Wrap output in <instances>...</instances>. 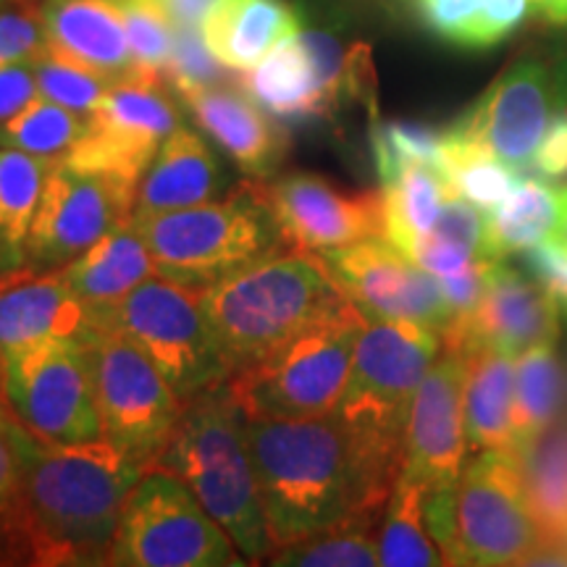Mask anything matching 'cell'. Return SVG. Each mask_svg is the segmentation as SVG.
<instances>
[{
	"instance_id": "836d02e7",
	"label": "cell",
	"mask_w": 567,
	"mask_h": 567,
	"mask_svg": "<svg viewBox=\"0 0 567 567\" xmlns=\"http://www.w3.org/2000/svg\"><path fill=\"white\" fill-rule=\"evenodd\" d=\"M408 258H413L417 266H423L434 276L455 274L473 260L488 258L486 218L481 216L476 205L452 195L444 203L434 226L410 247Z\"/></svg>"
},
{
	"instance_id": "11a10c76",
	"label": "cell",
	"mask_w": 567,
	"mask_h": 567,
	"mask_svg": "<svg viewBox=\"0 0 567 567\" xmlns=\"http://www.w3.org/2000/svg\"><path fill=\"white\" fill-rule=\"evenodd\" d=\"M565 40H567V38H565Z\"/></svg>"
},
{
	"instance_id": "7bdbcfd3",
	"label": "cell",
	"mask_w": 567,
	"mask_h": 567,
	"mask_svg": "<svg viewBox=\"0 0 567 567\" xmlns=\"http://www.w3.org/2000/svg\"><path fill=\"white\" fill-rule=\"evenodd\" d=\"M224 63L205 45L200 27H176L174 53L163 74L174 90L218 84L224 80Z\"/></svg>"
},
{
	"instance_id": "8992f818",
	"label": "cell",
	"mask_w": 567,
	"mask_h": 567,
	"mask_svg": "<svg viewBox=\"0 0 567 567\" xmlns=\"http://www.w3.org/2000/svg\"><path fill=\"white\" fill-rule=\"evenodd\" d=\"M132 218L163 274L203 287L268 255L292 250L258 179L243 182L224 200L151 216L132 213Z\"/></svg>"
},
{
	"instance_id": "c3c4849f",
	"label": "cell",
	"mask_w": 567,
	"mask_h": 567,
	"mask_svg": "<svg viewBox=\"0 0 567 567\" xmlns=\"http://www.w3.org/2000/svg\"><path fill=\"white\" fill-rule=\"evenodd\" d=\"M530 168L547 182H567V113L555 111L538 142Z\"/></svg>"
},
{
	"instance_id": "7c38bea8",
	"label": "cell",
	"mask_w": 567,
	"mask_h": 567,
	"mask_svg": "<svg viewBox=\"0 0 567 567\" xmlns=\"http://www.w3.org/2000/svg\"><path fill=\"white\" fill-rule=\"evenodd\" d=\"M103 439L124 455L158 465L184 402L151 358L124 331H105L92 342Z\"/></svg>"
},
{
	"instance_id": "816d5d0a",
	"label": "cell",
	"mask_w": 567,
	"mask_h": 567,
	"mask_svg": "<svg viewBox=\"0 0 567 567\" xmlns=\"http://www.w3.org/2000/svg\"><path fill=\"white\" fill-rule=\"evenodd\" d=\"M530 9L547 24L567 30V0H530Z\"/></svg>"
},
{
	"instance_id": "ffe728a7",
	"label": "cell",
	"mask_w": 567,
	"mask_h": 567,
	"mask_svg": "<svg viewBox=\"0 0 567 567\" xmlns=\"http://www.w3.org/2000/svg\"><path fill=\"white\" fill-rule=\"evenodd\" d=\"M559 316H563V308L557 297L542 281L528 279L507 260H496L486 297L476 313L446 326L442 347L463 352L471 342H484L520 358L530 347L557 342Z\"/></svg>"
},
{
	"instance_id": "f6af8a7d",
	"label": "cell",
	"mask_w": 567,
	"mask_h": 567,
	"mask_svg": "<svg viewBox=\"0 0 567 567\" xmlns=\"http://www.w3.org/2000/svg\"><path fill=\"white\" fill-rule=\"evenodd\" d=\"M494 264V258H478L455 274L439 276L446 305H450L452 310V321H465V318L476 313L481 300L486 297L488 281H492Z\"/></svg>"
},
{
	"instance_id": "2e32d148",
	"label": "cell",
	"mask_w": 567,
	"mask_h": 567,
	"mask_svg": "<svg viewBox=\"0 0 567 567\" xmlns=\"http://www.w3.org/2000/svg\"><path fill=\"white\" fill-rule=\"evenodd\" d=\"M344 295L368 318L405 321L436 331L452 321L439 276L425 271L386 237H371L339 250L321 252Z\"/></svg>"
},
{
	"instance_id": "7a4b0ae2",
	"label": "cell",
	"mask_w": 567,
	"mask_h": 567,
	"mask_svg": "<svg viewBox=\"0 0 567 567\" xmlns=\"http://www.w3.org/2000/svg\"><path fill=\"white\" fill-rule=\"evenodd\" d=\"M24 499L38 530L40 565H109L118 517L151 465L105 442L51 444L9 421Z\"/></svg>"
},
{
	"instance_id": "1f68e13d",
	"label": "cell",
	"mask_w": 567,
	"mask_h": 567,
	"mask_svg": "<svg viewBox=\"0 0 567 567\" xmlns=\"http://www.w3.org/2000/svg\"><path fill=\"white\" fill-rule=\"evenodd\" d=\"M384 509H365L334 526L281 544L268 555V565H297V567H371L379 563V528Z\"/></svg>"
},
{
	"instance_id": "f35d334b",
	"label": "cell",
	"mask_w": 567,
	"mask_h": 567,
	"mask_svg": "<svg viewBox=\"0 0 567 567\" xmlns=\"http://www.w3.org/2000/svg\"><path fill=\"white\" fill-rule=\"evenodd\" d=\"M34 71H38L40 95L48 101L63 105V109L87 113L103 101L105 92L111 90V80L103 71L87 66V63L69 59L48 48L34 59Z\"/></svg>"
},
{
	"instance_id": "4dcf8cb0",
	"label": "cell",
	"mask_w": 567,
	"mask_h": 567,
	"mask_svg": "<svg viewBox=\"0 0 567 567\" xmlns=\"http://www.w3.org/2000/svg\"><path fill=\"white\" fill-rule=\"evenodd\" d=\"M565 396V373L557 342L530 347L515 360V455L557 423Z\"/></svg>"
},
{
	"instance_id": "5bb4252c",
	"label": "cell",
	"mask_w": 567,
	"mask_h": 567,
	"mask_svg": "<svg viewBox=\"0 0 567 567\" xmlns=\"http://www.w3.org/2000/svg\"><path fill=\"white\" fill-rule=\"evenodd\" d=\"M365 51L344 53L326 32H295L258 66L243 71L239 87L279 122L331 116L358 76L371 71Z\"/></svg>"
},
{
	"instance_id": "e0dca14e",
	"label": "cell",
	"mask_w": 567,
	"mask_h": 567,
	"mask_svg": "<svg viewBox=\"0 0 567 567\" xmlns=\"http://www.w3.org/2000/svg\"><path fill=\"white\" fill-rule=\"evenodd\" d=\"M551 116V66L536 55H520L446 126V132L484 147L520 172L534 161Z\"/></svg>"
},
{
	"instance_id": "d6a6232c",
	"label": "cell",
	"mask_w": 567,
	"mask_h": 567,
	"mask_svg": "<svg viewBox=\"0 0 567 567\" xmlns=\"http://www.w3.org/2000/svg\"><path fill=\"white\" fill-rule=\"evenodd\" d=\"M381 193H384V237L405 255L434 226L444 203L452 197L439 168L423 163L402 168L392 182L381 184Z\"/></svg>"
},
{
	"instance_id": "d6986e66",
	"label": "cell",
	"mask_w": 567,
	"mask_h": 567,
	"mask_svg": "<svg viewBox=\"0 0 567 567\" xmlns=\"http://www.w3.org/2000/svg\"><path fill=\"white\" fill-rule=\"evenodd\" d=\"M465 457V354L442 347L410 408L402 478L423 492L455 488Z\"/></svg>"
},
{
	"instance_id": "4316f807",
	"label": "cell",
	"mask_w": 567,
	"mask_h": 567,
	"mask_svg": "<svg viewBox=\"0 0 567 567\" xmlns=\"http://www.w3.org/2000/svg\"><path fill=\"white\" fill-rule=\"evenodd\" d=\"M208 51L231 71H250L300 32V19L284 0H216L200 24Z\"/></svg>"
},
{
	"instance_id": "ab89813d",
	"label": "cell",
	"mask_w": 567,
	"mask_h": 567,
	"mask_svg": "<svg viewBox=\"0 0 567 567\" xmlns=\"http://www.w3.org/2000/svg\"><path fill=\"white\" fill-rule=\"evenodd\" d=\"M371 147L375 172L381 184L392 182L402 168L415 166H439L444 147V130H434L417 122H384L373 124Z\"/></svg>"
},
{
	"instance_id": "e575fe53",
	"label": "cell",
	"mask_w": 567,
	"mask_h": 567,
	"mask_svg": "<svg viewBox=\"0 0 567 567\" xmlns=\"http://www.w3.org/2000/svg\"><path fill=\"white\" fill-rule=\"evenodd\" d=\"M379 563L386 567L446 565L442 549L425 526L423 488L413 481H396L379 528Z\"/></svg>"
},
{
	"instance_id": "44dd1931",
	"label": "cell",
	"mask_w": 567,
	"mask_h": 567,
	"mask_svg": "<svg viewBox=\"0 0 567 567\" xmlns=\"http://www.w3.org/2000/svg\"><path fill=\"white\" fill-rule=\"evenodd\" d=\"M45 339H97L63 268L0 271V354Z\"/></svg>"
},
{
	"instance_id": "7dc6e473",
	"label": "cell",
	"mask_w": 567,
	"mask_h": 567,
	"mask_svg": "<svg viewBox=\"0 0 567 567\" xmlns=\"http://www.w3.org/2000/svg\"><path fill=\"white\" fill-rule=\"evenodd\" d=\"M34 97H40L34 59L0 63V124L24 111Z\"/></svg>"
},
{
	"instance_id": "db71d44e",
	"label": "cell",
	"mask_w": 567,
	"mask_h": 567,
	"mask_svg": "<svg viewBox=\"0 0 567 567\" xmlns=\"http://www.w3.org/2000/svg\"><path fill=\"white\" fill-rule=\"evenodd\" d=\"M11 417V413L9 410H6V405H3V396H0V423H6Z\"/></svg>"
},
{
	"instance_id": "83f0119b",
	"label": "cell",
	"mask_w": 567,
	"mask_h": 567,
	"mask_svg": "<svg viewBox=\"0 0 567 567\" xmlns=\"http://www.w3.org/2000/svg\"><path fill=\"white\" fill-rule=\"evenodd\" d=\"M523 481L542 528L530 565H567V421L549 425L520 455Z\"/></svg>"
},
{
	"instance_id": "681fc988",
	"label": "cell",
	"mask_w": 567,
	"mask_h": 567,
	"mask_svg": "<svg viewBox=\"0 0 567 567\" xmlns=\"http://www.w3.org/2000/svg\"><path fill=\"white\" fill-rule=\"evenodd\" d=\"M158 3L176 27H200L216 0H158Z\"/></svg>"
},
{
	"instance_id": "d590c367",
	"label": "cell",
	"mask_w": 567,
	"mask_h": 567,
	"mask_svg": "<svg viewBox=\"0 0 567 567\" xmlns=\"http://www.w3.org/2000/svg\"><path fill=\"white\" fill-rule=\"evenodd\" d=\"M436 168L444 176L452 195L463 197L465 203L476 205L484 213L496 208L520 182L517 168L509 166V163L499 161L484 147L473 145V142L452 137L446 130L442 158H439Z\"/></svg>"
},
{
	"instance_id": "9a60e30c",
	"label": "cell",
	"mask_w": 567,
	"mask_h": 567,
	"mask_svg": "<svg viewBox=\"0 0 567 567\" xmlns=\"http://www.w3.org/2000/svg\"><path fill=\"white\" fill-rule=\"evenodd\" d=\"M137 187L103 174L80 172L59 163L48 176L45 193L27 239V264L63 268L87 252L113 226L134 213Z\"/></svg>"
},
{
	"instance_id": "7402d4cb",
	"label": "cell",
	"mask_w": 567,
	"mask_h": 567,
	"mask_svg": "<svg viewBox=\"0 0 567 567\" xmlns=\"http://www.w3.org/2000/svg\"><path fill=\"white\" fill-rule=\"evenodd\" d=\"M176 95L187 105L203 132L216 142L250 179H271L289 151L287 130L266 113L247 92L229 84L179 87Z\"/></svg>"
},
{
	"instance_id": "ac0fdd59",
	"label": "cell",
	"mask_w": 567,
	"mask_h": 567,
	"mask_svg": "<svg viewBox=\"0 0 567 567\" xmlns=\"http://www.w3.org/2000/svg\"><path fill=\"white\" fill-rule=\"evenodd\" d=\"M258 182L292 250L321 255L384 237V193H347L308 172Z\"/></svg>"
},
{
	"instance_id": "f5cc1de1",
	"label": "cell",
	"mask_w": 567,
	"mask_h": 567,
	"mask_svg": "<svg viewBox=\"0 0 567 567\" xmlns=\"http://www.w3.org/2000/svg\"><path fill=\"white\" fill-rule=\"evenodd\" d=\"M557 195H559V221H557L555 239L559 245L567 247V184L565 187H557Z\"/></svg>"
},
{
	"instance_id": "f546056e",
	"label": "cell",
	"mask_w": 567,
	"mask_h": 567,
	"mask_svg": "<svg viewBox=\"0 0 567 567\" xmlns=\"http://www.w3.org/2000/svg\"><path fill=\"white\" fill-rule=\"evenodd\" d=\"M559 221L557 187L547 179H520L505 200L486 216V255L507 260L555 237Z\"/></svg>"
},
{
	"instance_id": "74e56055",
	"label": "cell",
	"mask_w": 567,
	"mask_h": 567,
	"mask_svg": "<svg viewBox=\"0 0 567 567\" xmlns=\"http://www.w3.org/2000/svg\"><path fill=\"white\" fill-rule=\"evenodd\" d=\"M9 421L0 423V565H40L38 530L24 499L21 460Z\"/></svg>"
},
{
	"instance_id": "8fae6325",
	"label": "cell",
	"mask_w": 567,
	"mask_h": 567,
	"mask_svg": "<svg viewBox=\"0 0 567 567\" xmlns=\"http://www.w3.org/2000/svg\"><path fill=\"white\" fill-rule=\"evenodd\" d=\"M542 547L520 460L478 452L455 484V565H530Z\"/></svg>"
},
{
	"instance_id": "603a6c76",
	"label": "cell",
	"mask_w": 567,
	"mask_h": 567,
	"mask_svg": "<svg viewBox=\"0 0 567 567\" xmlns=\"http://www.w3.org/2000/svg\"><path fill=\"white\" fill-rule=\"evenodd\" d=\"M63 274L87 310L92 331L101 337L105 321L118 308V302L140 284L153 276H163V268L130 216L97 239L87 252L63 266Z\"/></svg>"
},
{
	"instance_id": "52a82bcc",
	"label": "cell",
	"mask_w": 567,
	"mask_h": 567,
	"mask_svg": "<svg viewBox=\"0 0 567 567\" xmlns=\"http://www.w3.org/2000/svg\"><path fill=\"white\" fill-rule=\"evenodd\" d=\"M203 284L153 276L118 302L105 331H124L179 394L193 400L205 389L226 384L234 373L203 305Z\"/></svg>"
},
{
	"instance_id": "f907efd6",
	"label": "cell",
	"mask_w": 567,
	"mask_h": 567,
	"mask_svg": "<svg viewBox=\"0 0 567 567\" xmlns=\"http://www.w3.org/2000/svg\"><path fill=\"white\" fill-rule=\"evenodd\" d=\"M551 103H555V111L567 113V40L559 45L551 63Z\"/></svg>"
},
{
	"instance_id": "484cf974",
	"label": "cell",
	"mask_w": 567,
	"mask_h": 567,
	"mask_svg": "<svg viewBox=\"0 0 567 567\" xmlns=\"http://www.w3.org/2000/svg\"><path fill=\"white\" fill-rule=\"evenodd\" d=\"M463 354L467 452H473V455H478V452L515 455L517 358L484 342H471Z\"/></svg>"
},
{
	"instance_id": "ee69618b",
	"label": "cell",
	"mask_w": 567,
	"mask_h": 567,
	"mask_svg": "<svg viewBox=\"0 0 567 567\" xmlns=\"http://www.w3.org/2000/svg\"><path fill=\"white\" fill-rule=\"evenodd\" d=\"M530 11H534L530 9V0H486L484 9L467 24L457 48L488 51V48L499 45L502 40H507L509 34L520 30Z\"/></svg>"
},
{
	"instance_id": "d4e9b609",
	"label": "cell",
	"mask_w": 567,
	"mask_h": 567,
	"mask_svg": "<svg viewBox=\"0 0 567 567\" xmlns=\"http://www.w3.org/2000/svg\"><path fill=\"white\" fill-rule=\"evenodd\" d=\"M226 193V179L216 153L200 134L179 126L161 145L155 158L142 174L134 216L193 208L218 200Z\"/></svg>"
},
{
	"instance_id": "60d3db41",
	"label": "cell",
	"mask_w": 567,
	"mask_h": 567,
	"mask_svg": "<svg viewBox=\"0 0 567 567\" xmlns=\"http://www.w3.org/2000/svg\"><path fill=\"white\" fill-rule=\"evenodd\" d=\"M126 21V38L134 66L140 71L166 74L168 61L174 53L176 24L158 0H118Z\"/></svg>"
},
{
	"instance_id": "bcb514c9",
	"label": "cell",
	"mask_w": 567,
	"mask_h": 567,
	"mask_svg": "<svg viewBox=\"0 0 567 567\" xmlns=\"http://www.w3.org/2000/svg\"><path fill=\"white\" fill-rule=\"evenodd\" d=\"M486 0H415L417 17L436 38L452 45H460L476 13L484 9Z\"/></svg>"
},
{
	"instance_id": "8d00e7d4",
	"label": "cell",
	"mask_w": 567,
	"mask_h": 567,
	"mask_svg": "<svg viewBox=\"0 0 567 567\" xmlns=\"http://www.w3.org/2000/svg\"><path fill=\"white\" fill-rule=\"evenodd\" d=\"M84 130H87L84 113L69 111L40 95L24 111L0 124V147H17L40 158L63 161Z\"/></svg>"
},
{
	"instance_id": "b9f144b4",
	"label": "cell",
	"mask_w": 567,
	"mask_h": 567,
	"mask_svg": "<svg viewBox=\"0 0 567 567\" xmlns=\"http://www.w3.org/2000/svg\"><path fill=\"white\" fill-rule=\"evenodd\" d=\"M45 51L42 0H6L0 6V63L38 59Z\"/></svg>"
},
{
	"instance_id": "277c9868",
	"label": "cell",
	"mask_w": 567,
	"mask_h": 567,
	"mask_svg": "<svg viewBox=\"0 0 567 567\" xmlns=\"http://www.w3.org/2000/svg\"><path fill=\"white\" fill-rule=\"evenodd\" d=\"M350 300L318 252L281 250L205 287L203 305L234 371Z\"/></svg>"
},
{
	"instance_id": "cb8c5ba5",
	"label": "cell",
	"mask_w": 567,
	"mask_h": 567,
	"mask_svg": "<svg viewBox=\"0 0 567 567\" xmlns=\"http://www.w3.org/2000/svg\"><path fill=\"white\" fill-rule=\"evenodd\" d=\"M48 48L124 80L137 71L118 0H42Z\"/></svg>"
},
{
	"instance_id": "30bf717a",
	"label": "cell",
	"mask_w": 567,
	"mask_h": 567,
	"mask_svg": "<svg viewBox=\"0 0 567 567\" xmlns=\"http://www.w3.org/2000/svg\"><path fill=\"white\" fill-rule=\"evenodd\" d=\"M439 352L442 337L436 331L405 321L365 318L350 379L334 413L360 434L405 452L410 408Z\"/></svg>"
},
{
	"instance_id": "6da1fadb",
	"label": "cell",
	"mask_w": 567,
	"mask_h": 567,
	"mask_svg": "<svg viewBox=\"0 0 567 567\" xmlns=\"http://www.w3.org/2000/svg\"><path fill=\"white\" fill-rule=\"evenodd\" d=\"M245 431L276 547L386 507L405 465V452L360 434L337 413L247 417Z\"/></svg>"
},
{
	"instance_id": "4fadbf2b",
	"label": "cell",
	"mask_w": 567,
	"mask_h": 567,
	"mask_svg": "<svg viewBox=\"0 0 567 567\" xmlns=\"http://www.w3.org/2000/svg\"><path fill=\"white\" fill-rule=\"evenodd\" d=\"M163 80V74L137 69L113 82L87 113V130L61 163L140 187L155 153L182 126L179 105Z\"/></svg>"
},
{
	"instance_id": "9c48e42d",
	"label": "cell",
	"mask_w": 567,
	"mask_h": 567,
	"mask_svg": "<svg viewBox=\"0 0 567 567\" xmlns=\"http://www.w3.org/2000/svg\"><path fill=\"white\" fill-rule=\"evenodd\" d=\"M0 396L13 421L45 442L103 439L92 342L45 339L0 354Z\"/></svg>"
},
{
	"instance_id": "3957f363",
	"label": "cell",
	"mask_w": 567,
	"mask_h": 567,
	"mask_svg": "<svg viewBox=\"0 0 567 567\" xmlns=\"http://www.w3.org/2000/svg\"><path fill=\"white\" fill-rule=\"evenodd\" d=\"M247 415L229 386L205 389L184 402L176 431L158 465L189 486L243 551L247 565L276 549L260 502L258 476L247 446Z\"/></svg>"
},
{
	"instance_id": "f1b7e54d",
	"label": "cell",
	"mask_w": 567,
	"mask_h": 567,
	"mask_svg": "<svg viewBox=\"0 0 567 567\" xmlns=\"http://www.w3.org/2000/svg\"><path fill=\"white\" fill-rule=\"evenodd\" d=\"M61 161L0 147V271L27 264V239L45 193L48 176Z\"/></svg>"
},
{
	"instance_id": "5b68a950",
	"label": "cell",
	"mask_w": 567,
	"mask_h": 567,
	"mask_svg": "<svg viewBox=\"0 0 567 567\" xmlns=\"http://www.w3.org/2000/svg\"><path fill=\"white\" fill-rule=\"evenodd\" d=\"M365 318L358 305L347 300L264 358L239 365L226 381L234 402L250 421L334 413Z\"/></svg>"
},
{
	"instance_id": "ba28073f",
	"label": "cell",
	"mask_w": 567,
	"mask_h": 567,
	"mask_svg": "<svg viewBox=\"0 0 567 567\" xmlns=\"http://www.w3.org/2000/svg\"><path fill=\"white\" fill-rule=\"evenodd\" d=\"M109 565L243 567L247 559L226 528L166 467H147L126 496Z\"/></svg>"
}]
</instances>
